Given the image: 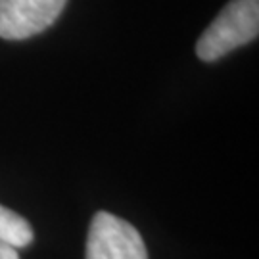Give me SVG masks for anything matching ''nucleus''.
Segmentation results:
<instances>
[{
	"instance_id": "1",
	"label": "nucleus",
	"mask_w": 259,
	"mask_h": 259,
	"mask_svg": "<svg viewBox=\"0 0 259 259\" xmlns=\"http://www.w3.org/2000/svg\"><path fill=\"white\" fill-rule=\"evenodd\" d=\"M259 33V0H231L196 42V54L215 62L251 42Z\"/></svg>"
},
{
	"instance_id": "2",
	"label": "nucleus",
	"mask_w": 259,
	"mask_h": 259,
	"mask_svg": "<svg viewBox=\"0 0 259 259\" xmlns=\"http://www.w3.org/2000/svg\"><path fill=\"white\" fill-rule=\"evenodd\" d=\"M87 259H148L140 232L108 211L93 217L87 236Z\"/></svg>"
},
{
	"instance_id": "3",
	"label": "nucleus",
	"mask_w": 259,
	"mask_h": 259,
	"mask_svg": "<svg viewBox=\"0 0 259 259\" xmlns=\"http://www.w3.org/2000/svg\"><path fill=\"white\" fill-rule=\"evenodd\" d=\"M67 0H0V38L23 40L47 31Z\"/></svg>"
},
{
	"instance_id": "4",
	"label": "nucleus",
	"mask_w": 259,
	"mask_h": 259,
	"mask_svg": "<svg viewBox=\"0 0 259 259\" xmlns=\"http://www.w3.org/2000/svg\"><path fill=\"white\" fill-rule=\"evenodd\" d=\"M0 242L16 250L33 242V229L27 219L4 205H0Z\"/></svg>"
},
{
	"instance_id": "5",
	"label": "nucleus",
	"mask_w": 259,
	"mask_h": 259,
	"mask_svg": "<svg viewBox=\"0 0 259 259\" xmlns=\"http://www.w3.org/2000/svg\"><path fill=\"white\" fill-rule=\"evenodd\" d=\"M0 259H19L18 250L4 244V242H0Z\"/></svg>"
}]
</instances>
